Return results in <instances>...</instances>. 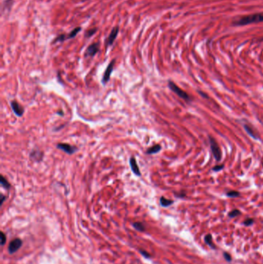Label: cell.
Masks as SVG:
<instances>
[{
  "label": "cell",
  "instance_id": "obj_1",
  "mask_svg": "<svg viewBox=\"0 0 263 264\" xmlns=\"http://www.w3.org/2000/svg\"><path fill=\"white\" fill-rule=\"evenodd\" d=\"M260 22H263V13H256V14L245 16L240 19L235 20L232 24L234 26H245L252 23H260Z\"/></svg>",
  "mask_w": 263,
  "mask_h": 264
},
{
  "label": "cell",
  "instance_id": "obj_2",
  "mask_svg": "<svg viewBox=\"0 0 263 264\" xmlns=\"http://www.w3.org/2000/svg\"><path fill=\"white\" fill-rule=\"evenodd\" d=\"M209 142H210V147H211V150L212 154H213L214 158L215 159V161L219 162L220 161L222 160V151H221V148L219 147V144H218V142H216L215 138L212 137H209Z\"/></svg>",
  "mask_w": 263,
  "mask_h": 264
},
{
  "label": "cell",
  "instance_id": "obj_3",
  "mask_svg": "<svg viewBox=\"0 0 263 264\" xmlns=\"http://www.w3.org/2000/svg\"><path fill=\"white\" fill-rule=\"evenodd\" d=\"M168 87L172 91L175 93L178 97H180L181 98H182L184 99V100H186V101H189L190 100V97L188 94H187L186 92L184 91L182 89H181L178 85H176L174 82L172 81H168Z\"/></svg>",
  "mask_w": 263,
  "mask_h": 264
},
{
  "label": "cell",
  "instance_id": "obj_4",
  "mask_svg": "<svg viewBox=\"0 0 263 264\" xmlns=\"http://www.w3.org/2000/svg\"><path fill=\"white\" fill-rule=\"evenodd\" d=\"M114 64H115V60H113L109 63V65L107 66V69H106L105 72H104V76H103V79H102V83H103V84H104V85L110 80L111 73L112 72H113V70H114Z\"/></svg>",
  "mask_w": 263,
  "mask_h": 264
},
{
  "label": "cell",
  "instance_id": "obj_5",
  "mask_svg": "<svg viewBox=\"0 0 263 264\" xmlns=\"http://www.w3.org/2000/svg\"><path fill=\"white\" fill-rule=\"evenodd\" d=\"M57 148L62 150L63 152H64L65 153L68 154H74L75 152H77V148L75 147V146H73L71 144H69L66 143H58L57 145H56Z\"/></svg>",
  "mask_w": 263,
  "mask_h": 264
},
{
  "label": "cell",
  "instance_id": "obj_6",
  "mask_svg": "<svg viewBox=\"0 0 263 264\" xmlns=\"http://www.w3.org/2000/svg\"><path fill=\"white\" fill-rule=\"evenodd\" d=\"M23 245V242L20 239H14L13 241L10 242V243L9 245L8 250L9 252V253H14L17 250H19V248L22 246Z\"/></svg>",
  "mask_w": 263,
  "mask_h": 264
},
{
  "label": "cell",
  "instance_id": "obj_7",
  "mask_svg": "<svg viewBox=\"0 0 263 264\" xmlns=\"http://www.w3.org/2000/svg\"><path fill=\"white\" fill-rule=\"evenodd\" d=\"M99 47L100 44L99 43H93L91 45H90L88 47H87V50H86L85 56L87 57H89V56H94L99 51Z\"/></svg>",
  "mask_w": 263,
  "mask_h": 264
},
{
  "label": "cell",
  "instance_id": "obj_8",
  "mask_svg": "<svg viewBox=\"0 0 263 264\" xmlns=\"http://www.w3.org/2000/svg\"><path fill=\"white\" fill-rule=\"evenodd\" d=\"M11 107L13 109L15 115L18 117L23 116V114H24V111H25V110H24L23 107L21 106L20 104L18 102L16 101V100H12L11 101Z\"/></svg>",
  "mask_w": 263,
  "mask_h": 264
},
{
  "label": "cell",
  "instance_id": "obj_9",
  "mask_svg": "<svg viewBox=\"0 0 263 264\" xmlns=\"http://www.w3.org/2000/svg\"><path fill=\"white\" fill-rule=\"evenodd\" d=\"M118 33H119V26H116V27L113 28V29H112L111 32H110V35L108 36L107 40L106 41L107 46H111L112 44L114 43V40H116Z\"/></svg>",
  "mask_w": 263,
  "mask_h": 264
},
{
  "label": "cell",
  "instance_id": "obj_10",
  "mask_svg": "<svg viewBox=\"0 0 263 264\" xmlns=\"http://www.w3.org/2000/svg\"><path fill=\"white\" fill-rule=\"evenodd\" d=\"M43 157V152L38 149H33L29 154L30 159L34 162H40Z\"/></svg>",
  "mask_w": 263,
  "mask_h": 264
},
{
  "label": "cell",
  "instance_id": "obj_11",
  "mask_svg": "<svg viewBox=\"0 0 263 264\" xmlns=\"http://www.w3.org/2000/svg\"><path fill=\"white\" fill-rule=\"evenodd\" d=\"M130 165H131V170L134 172V175H136L137 176H141V173L140 171V169H139L138 164L137 163V161L134 157H131L130 158Z\"/></svg>",
  "mask_w": 263,
  "mask_h": 264
},
{
  "label": "cell",
  "instance_id": "obj_12",
  "mask_svg": "<svg viewBox=\"0 0 263 264\" xmlns=\"http://www.w3.org/2000/svg\"><path fill=\"white\" fill-rule=\"evenodd\" d=\"M161 150V146L160 145V144H155V145L152 146V147H151V148L147 150V154H157Z\"/></svg>",
  "mask_w": 263,
  "mask_h": 264
},
{
  "label": "cell",
  "instance_id": "obj_13",
  "mask_svg": "<svg viewBox=\"0 0 263 264\" xmlns=\"http://www.w3.org/2000/svg\"><path fill=\"white\" fill-rule=\"evenodd\" d=\"M160 203H161V206H163V207H168V206H170L171 205L174 203V201L171 199H168L164 198V196H162L160 199Z\"/></svg>",
  "mask_w": 263,
  "mask_h": 264
},
{
  "label": "cell",
  "instance_id": "obj_14",
  "mask_svg": "<svg viewBox=\"0 0 263 264\" xmlns=\"http://www.w3.org/2000/svg\"><path fill=\"white\" fill-rule=\"evenodd\" d=\"M244 128L245 129V131L248 134H249V135L251 136L252 137H253L254 139H257L258 138V136L257 134H255V132L253 131V129L249 126V125H244Z\"/></svg>",
  "mask_w": 263,
  "mask_h": 264
},
{
  "label": "cell",
  "instance_id": "obj_15",
  "mask_svg": "<svg viewBox=\"0 0 263 264\" xmlns=\"http://www.w3.org/2000/svg\"><path fill=\"white\" fill-rule=\"evenodd\" d=\"M0 182H1V185H2V187L4 188L5 189L9 190L10 189L11 187V185L9 184V182L8 181L6 178H5L3 175H1V179H0Z\"/></svg>",
  "mask_w": 263,
  "mask_h": 264
},
{
  "label": "cell",
  "instance_id": "obj_16",
  "mask_svg": "<svg viewBox=\"0 0 263 264\" xmlns=\"http://www.w3.org/2000/svg\"><path fill=\"white\" fill-rule=\"evenodd\" d=\"M81 30V27H77L75 28L74 29H73L72 31L68 34V35H66V40H70V39H72V38L75 37L77 35V33H79L80 31Z\"/></svg>",
  "mask_w": 263,
  "mask_h": 264
},
{
  "label": "cell",
  "instance_id": "obj_17",
  "mask_svg": "<svg viewBox=\"0 0 263 264\" xmlns=\"http://www.w3.org/2000/svg\"><path fill=\"white\" fill-rule=\"evenodd\" d=\"M205 243H207V245H209L210 247L212 248V249H215V246L214 243H212V241H213V240H212V237H211V236L210 235V234L205 236Z\"/></svg>",
  "mask_w": 263,
  "mask_h": 264
},
{
  "label": "cell",
  "instance_id": "obj_18",
  "mask_svg": "<svg viewBox=\"0 0 263 264\" xmlns=\"http://www.w3.org/2000/svg\"><path fill=\"white\" fill-rule=\"evenodd\" d=\"M133 226H134V227L135 229H137V230L140 231V232H144L145 231L144 225L142 223H139V222L134 223L133 224Z\"/></svg>",
  "mask_w": 263,
  "mask_h": 264
},
{
  "label": "cell",
  "instance_id": "obj_19",
  "mask_svg": "<svg viewBox=\"0 0 263 264\" xmlns=\"http://www.w3.org/2000/svg\"><path fill=\"white\" fill-rule=\"evenodd\" d=\"M13 0H5L4 2H3V8L7 9L8 11H9L12 8V6H13Z\"/></svg>",
  "mask_w": 263,
  "mask_h": 264
},
{
  "label": "cell",
  "instance_id": "obj_20",
  "mask_svg": "<svg viewBox=\"0 0 263 264\" xmlns=\"http://www.w3.org/2000/svg\"><path fill=\"white\" fill-rule=\"evenodd\" d=\"M226 196L229 198H236L240 196V193L237 191H230L226 193Z\"/></svg>",
  "mask_w": 263,
  "mask_h": 264
},
{
  "label": "cell",
  "instance_id": "obj_21",
  "mask_svg": "<svg viewBox=\"0 0 263 264\" xmlns=\"http://www.w3.org/2000/svg\"><path fill=\"white\" fill-rule=\"evenodd\" d=\"M66 40V34H60L54 40L53 43H57V42H63Z\"/></svg>",
  "mask_w": 263,
  "mask_h": 264
},
{
  "label": "cell",
  "instance_id": "obj_22",
  "mask_svg": "<svg viewBox=\"0 0 263 264\" xmlns=\"http://www.w3.org/2000/svg\"><path fill=\"white\" fill-rule=\"evenodd\" d=\"M241 214V212L238 209H234L231 211L229 213H228V216L230 217V218H234V217H236L237 216Z\"/></svg>",
  "mask_w": 263,
  "mask_h": 264
},
{
  "label": "cell",
  "instance_id": "obj_23",
  "mask_svg": "<svg viewBox=\"0 0 263 264\" xmlns=\"http://www.w3.org/2000/svg\"><path fill=\"white\" fill-rule=\"evenodd\" d=\"M97 28L89 29V30H88V31H87V33H86V34H85L86 37H90V36H93V34L96 33V32H97Z\"/></svg>",
  "mask_w": 263,
  "mask_h": 264
},
{
  "label": "cell",
  "instance_id": "obj_24",
  "mask_svg": "<svg viewBox=\"0 0 263 264\" xmlns=\"http://www.w3.org/2000/svg\"><path fill=\"white\" fill-rule=\"evenodd\" d=\"M0 239H1V245H4L6 242V236L5 235L3 232L0 233Z\"/></svg>",
  "mask_w": 263,
  "mask_h": 264
},
{
  "label": "cell",
  "instance_id": "obj_25",
  "mask_svg": "<svg viewBox=\"0 0 263 264\" xmlns=\"http://www.w3.org/2000/svg\"><path fill=\"white\" fill-rule=\"evenodd\" d=\"M224 164H218V165H215V167L212 168V171H219L222 170L224 169Z\"/></svg>",
  "mask_w": 263,
  "mask_h": 264
},
{
  "label": "cell",
  "instance_id": "obj_26",
  "mask_svg": "<svg viewBox=\"0 0 263 264\" xmlns=\"http://www.w3.org/2000/svg\"><path fill=\"white\" fill-rule=\"evenodd\" d=\"M253 223H254V220H253L252 218H247V219H245V220L244 221V224L245 225V226H249L252 225Z\"/></svg>",
  "mask_w": 263,
  "mask_h": 264
},
{
  "label": "cell",
  "instance_id": "obj_27",
  "mask_svg": "<svg viewBox=\"0 0 263 264\" xmlns=\"http://www.w3.org/2000/svg\"><path fill=\"white\" fill-rule=\"evenodd\" d=\"M224 257L225 258V260H227V261H228V262L232 261V257H231L230 255L228 253H224Z\"/></svg>",
  "mask_w": 263,
  "mask_h": 264
},
{
  "label": "cell",
  "instance_id": "obj_28",
  "mask_svg": "<svg viewBox=\"0 0 263 264\" xmlns=\"http://www.w3.org/2000/svg\"><path fill=\"white\" fill-rule=\"evenodd\" d=\"M141 253L142 254V255H143L144 256V257H146V258H149L150 256V254L148 253H147V252L146 251H144V250H141Z\"/></svg>",
  "mask_w": 263,
  "mask_h": 264
},
{
  "label": "cell",
  "instance_id": "obj_29",
  "mask_svg": "<svg viewBox=\"0 0 263 264\" xmlns=\"http://www.w3.org/2000/svg\"><path fill=\"white\" fill-rule=\"evenodd\" d=\"M1 197H2V199H1V206H2V203L4 202V201L6 200V196H3L2 194H1Z\"/></svg>",
  "mask_w": 263,
  "mask_h": 264
},
{
  "label": "cell",
  "instance_id": "obj_30",
  "mask_svg": "<svg viewBox=\"0 0 263 264\" xmlns=\"http://www.w3.org/2000/svg\"><path fill=\"white\" fill-rule=\"evenodd\" d=\"M56 115H60V116H63V111L62 110H58V111H56Z\"/></svg>",
  "mask_w": 263,
  "mask_h": 264
},
{
  "label": "cell",
  "instance_id": "obj_31",
  "mask_svg": "<svg viewBox=\"0 0 263 264\" xmlns=\"http://www.w3.org/2000/svg\"><path fill=\"white\" fill-rule=\"evenodd\" d=\"M199 94H203V95H202V97H205V98H208V96L206 95V94H204V93H202V92H201H201L199 91Z\"/></svg>",
  "mask_w": 263,
  "mask_h": 264
}]
</instances>
